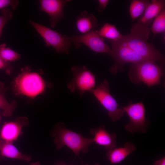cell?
Returning a JSON list of instances; mask_svg holds the SVG:
<instances>
[{
  "mask_svg": "<svg viewBox=\"0 0 165 165\" xmlns=\"http://www.w3.org/2000/svg\"><path fill=\"white\" fill-rule=\"evenodd\" d=\"M150 35L148 26L137 23L133 24L129 34L123 35L116 41L128 46L145 60L159 62L163 66L164 55L148 42Z\"/></svg>",
  "mask_w": 165,
  "mask_h": 165,
  "instance_id": "1",
  "label": "cell"
},
{
  "mask_svg": "<svg viewBox=\"0 0 165 165\" xmlns=\"http://www.w3.org/2000/svg\"><path fill=\"white\" fill-rule=\"evenodd\" d=\"M50 134L54 138L53 142L57 149H60L66 146L78 156H79L81 152L83 153L88 152L89 146L94 142L93 138L85 137L67 129L63 123H56Z\"/></svg>",
  "mask_w": 165,
  "mask_h": 165,
  "instance_id": "2",
  "label": "cell"
},
{
  "mask_svg": "<svg viewBox=\"0 0 165 165\" xmlns=\"http://www.w3.org/2000/svg\"><path fill=\"white\" fill-rule=\"evenodd\" d=\"M164 66L159 65L156 62L149 60L132 64L128 75L132 82L138 84L143 82L148 87L161 83L164 75Z\"/></svg>",
  "mask_w": 165,
  "mask_h": 165,
  "instance_id": "3",
  "label": "cell"
},
{
  "mask_svg": "<svg viewBox=\"0 0 165 165\" xmlns=\"http://www.w3.org/2000/svg\"><path fill=\"white\" fill-rule=\"evenodd\" d=\"M110 41L112 49L108 54L115 61L109 69L112 74L115 75L118 71L123 72L125 64H134L146 60L128 46L116 41Z\"/></svg>",
  "mask_w": 165,
  "mask_h": 165,
  "instance_id": "4",
  "label": "cell"
},
{
  "mask_svg": "<svg viewBox=\"0 0 165 165\" xmlns=\"http://www.w3.org/2000/svg\"><path fill=\"white\" fill-rule=\"evenodd\" d=\"M110 89L108 81L105 80L90 92L107 111L108 116L112 121L116 122L123 116L125 112L122 107L118 105L110 94Z\"/></svg>",
  "mask_w": 165,
  "mask_h": 165,
  "instance_id": "5",
  "label": "cell"
},
{
  "mask_svg": "<svg viewBox=\"0 0 165 165\" xmlns=\"http://www.w3.org/2000/svg\"><path fill=\"white\" fill-rule=\"evenodd\" d=\"M29 21L43 38L46 46H52L57 53L68 54L72 43L70 37L31 20Z\"/></svg>",
  "mask_w": 165,
  "mask_h": 165,
  "instance_id": "6",
  "label": "cell"
},
{
  "mask_svg": "<svg viewBox=\"0 0 165 165\" xmlns=\"http://www.w3.org/2000/svg\"><path fill=\"white\" fill-rule=\"evenodd\" d=\"M14 86L20 94L34 97L44 92L46 84L37 73L25 71L16 78Z\"/></svg>",
  "mask_w": 165,
  "mask_h": 165,
  "instance_id": "7",
  "label": "cell"
},
{
  "mask_svg": "<svg viewBox=\"0 0 165 165\" xmlns=\"http://www.w3.org/2000/svg\"><path fill=\"white\" fill-rule=\"evenodd\" d=\"M73 78L68 83L67 88L71 92L78 90L81 97L95 87V75L85 66L75 65L72 68Z\"/></svg>",
  "mask_w": 165,
  "mask_h": 165,
  "instance_id": "8",
  "label": "cell"
},
{
  "mask_svg": "<svg viewBox=\"0 0 165 165\" xmlns=\"http://www.w3.org/2000/svg\"><path fill=\"white\" fill-rule=\"evenodd\" d=\"M122 108L130 119L125 126V129L132 133H145L148 124L145 118V110L143 102L133 103L130 102L127 105Z\"/></svg>",
  "mask_w": 165,
  "mask_h": 165,
  "instance_id": "9",
  "label": "cell"
},
{
  "mask_svg": "<svg viewBox=\"0 0 165 165\" xmlns=\"http://www.w3.org/2000/svg\"><path fill=\"white\" fill-rule=\"evenodd\" d=\"M70 38L71 43H73L76 48L79 47L81 44H83L96 53L109 54L111 50L96 31L94 30L80 35H73Z\"/></svg>",
  "mask_w": 165,
  "mask_h": 165,
  "instance_id": "10",
  "label": "cell"
},
{
  "mask_svg": "<svg viewBox=\"0 0 165 165\" xmlns=\"http://www.w3.org/2000/svg\"><path fill=\"white\" fill-rule=\"evenodd\" d=\"M69 0H39L40 8L50 16L52 27H55L61 19L64 18V9Z\"/></svg>",
  "mask_w": 165,
  "mask_h": 165,
  "instance_id": "11",
  "label": "cell"
},
{
  "mask_svg": "<svg viewBox=\"0 0 165 165\" xmlns=\"http://www.w3.org/2000/svg\"><path fill=\"white\" fill-rule=\"evenodd\" d=\"M29 124L28 119L25 117H19L14 121L5 122L1 128L0 138L13 142L22 134V128L28 127Z\"/></svg>",
  "mask_w": 165,
  "mask_h": 165,
  "instance_id": "12",
  "label": "cell"
},
{
  "mask_svg": "<svg viewBox=\"0 0 165 165\" xmlns=\"http://www.w3.org/2000/svg\"><path fill=\"white\" fill-rule=\"evenodd\" d=\"M90 133L93 136L94 142L104 147L108 151L116 147V134L110 133L104 126L92 128L90 130Z\"/></svg>",
  "mask_w": 165,
  "mask_h": 165,
  "instance_id": "13",
  "label": "cell"
},
{
  "mask_svg": "<svg viewBox=\"0 0 165 165\" xmlns=\"http://www.w3.org/2000/svg\"><path fill=\"white\" fill-rule=\"evenodd\" d=\"M164 0H152L146 7L137 23L148 26L152 20L165 8Z\"/></svg>",
  "mask_w": 165,
  "mask_h": 165,
  "instance_id": "14",
  "label": "cell"
},
{
  "mask_svg": "<svg viewBox=\"0 0 165 165\" xmlns=\"http://www.w3.org/2000/svg\"><path fill=\"white\" fill-rule=\"evenodd\" d=\"M0 152L3 157L17 159L29 162L31 159L30 155L21 153L13 144V142L5 141L0 138Z\"/></svg>",
  "mask_w": 165,
  "mask_h": 165,
  "instance_id": "15",
  "label": "cell"
},
{
  "mask_svg": "<svg viewBox=\"0 0 165 165\" xmlns=\"http://www.w3.org/2000/svg\"><path fill=\"white\" fill-rule=\"evenodd\" d=\"M97 23V19L95 16L84 10L76 18V26L78 31L83 34L94 31Z\"/></svg>",
  "mask_w": 165,
  "mask_h": 165,
  "instance_id": "16",
  "label": "cell"
},
{
  "mask_svg": "<svg viewBox=\"0 0 165 165\" xmlns=\"http://www.w3.org/2000/svg\"><path fill=\"white\" fill-rule=\"evenodd\" d=\"M136 149V147L133 143L127 141L122 147H115L108 151L107 157L112 164L118 163L123 161Z\"/></svg>",
  "mask_w": 165,
  "mask_h": 165,
  "instance_id": "17",
  "label": "cell"
},
{
  "mask_svg": "<svg viewBox=\"0 0 165 165\" xmlns=\"http://www.w3.org/2000/svg\"><path fill=\"white\" fill-rule=\"evenodd\" d=\"M96 31L101 38H108L114 41L119 40L123 35L115 25L108 23L105 24L99 31Z\"/></svg>",
  "mask_w": 165,
  "mask_h": 165,
  "instance_id": "18",
  "label": "cell"
},
{
  "mask_svg": "<svg viewBox=\"0 0 165 165\" xmlns=\"http://www.w3.org/2000/svg\"><path fill=\"white\" fill-rule=\"evenodd\" d=\"M4 85L0 82V109L2 110V115L6 117L12 116L17 104L15 101L9 102L5 96Z\"/></svg>",
  "mask_w": 165,
  "mask_h": 165,
  "instance_id": "19",
  "label": "cell"
},
{
  "mask_svg": "<svg viewBox=\"0 0 165 165\" xmlns=\"http://www.w3.org/2000/svg\"><path fill=\"white\" fill-rule=\"evenodd\" d=\"M150 1L147 0H132L129 12L133 21L138 18L144 12Z\"/></svg>",
  "mask_w": 165,
  "mask_h": 165,
  "instance_id": "20",
  "label": "cell"
},
{
  "mask_svg": "<svg viewBox=\"0 0 165 165\" xmlns=\"http://www.w3.org/2000/svg\"><path fill=\"white\" fill-rule=\"evenodd\" d=\"M150 30L153 34V38L156 35L165 32V8H163L154 18Z\"/></svg>",
  "mask_w": 165,
  "mask_h": 165,
  "instance_id": "21",
  "label": "cell"
},
{
  "mask_svg": "<svg viewBox=\"0 0 165 165\" xmlns=\"http://www.w3.org/2000/svg\"><path fill=\"white\" fill-rule=\"evenodd\" d=\"M6 46L5 43L0 45V57L2 60L8 62L18 60L20 57V54Z\"/></svg>",
  "mask_w": 165,
  "mask_h": 165,
  "instance_id": "22",
  "label": "cell"
},
{
  "mask_svg": "<svg viewBox=\"0 0 165 165\" xmlns=\"http://www.w3.org/2000/svg\"><path fill=\"white\" fill-rule=\"evenodd\" d=\"M0 15V38L3 29L6 24L12 18L13 13L10 10L6 8L3 9Z\"/></svg>",
  "mask_w": 165,
  "mask_h": 165,
  "instance_id": "23",
  "label": "cell"
},
{
  "mask_svg": "<svg viewBox=\"0 0 165 165\" xmlns=\"http://www.w3.org/2000/svg\"><path fill=\"white\" fill-rule=\"evenodd\" d=\"M19 3V1L17 0H0V9L10 6L13 10H15Z\"/></svg>",
  "mask_w": 165,
  "mask_h": 165,
  "instance_id": "24",
  "label": "cell"
},
{
  "mask_svg": "<svg viewBox=\"0 0 165 165\" xmlns=\"http://www.w3.org/2000/svg\"><path fill=\"white\" fill-rule=\"evenodd\" d=\"M109 2L108 0H98V5L97 8V11L100 13L104 10L106 9Z\"/></svg>",
  "mask_w": 165,
  "mask_h": 165,
  "instance_id": "25",
  "label": "cell"
},
{
  "mask_svg": "<svg viewBox=\"0 0 165 165\" xmlns=\"http://www.w3.org/2000/svg\"><path fill=\"white\" fill-rule=\"evenodd\" d=\"M11 68L12 67L8 62L5 61L0 57V70L4 69L6 71H10Z\"/></svg>",
  "mask_w": 165,
  "mask_h": 165,
  "instance_id": "26",
  "label": "cell"
},
{
  "mask_svg": "<svg viewBox=\"0 0 165 165\" xmlns=\"http://www.w3.org/2000/svg\"><path fill=\"white\" fill-rule=\"evenodd\" d=\"M154 165H165V157L163 156L159 160L155 162Z\"/></svg>",
  "mask_w": 165,
  "mask_h": 165,
  "instance_id": "27",
  "label": "cell"
},
{
  "mask_svg": "<svg viewBox=\"0 0 165 165\" xmlns=\"http://www.w3.org/2000/svg\"><path fill=\"white\" fill-rule=\"evenodd\" d=\"M30 165H41L38 162H37L35 163H32Z\"/></svg>",
  "mask_w": 165,
  "mask_h": 165,
  "instance_id": "28",
  "label": "cell"
},
{
  "mask_svg": "<svg viewBox=\"0 0 165 165\" xmlns=\"http://www.w3.org/2000/svg\"><path fill=\"white\" fill-rule=\"evenodd\" d=\"M55 165H66L64 163L62 162H58L56 163Z\"/></svg>",
  "mask_w": 165,
  "mask_h": 165,
  "instance_id": "29",
  "label": "cell"
},
{
  "mask_svg": "<svg viewBox=\"0 0 165 165\" xmlns=\"http://www.w3.org/2000/svg\"><path fill=\"white\" fill-rule=\"evenodd\" d=\"M3 158V157L1 155L0 152V162L2 160Z\"/></svg>",
  "mask_w": 165,
  "mask_h": 165,
  "instance_id": "30",
  "label": "cell"
},
{
  "mask_svg": "<svg viewBox=\"0 0 165 165\" xmlns=\"http://www.w3.org/2000/svg\"><path fill=\"white\" fill-rule=\"evenodd\" d=\"M1 116L0 113V123L1 121Z\"/></svg>",
  "mask_w": 165,
  "mask_h": 165,
  "instance_id": "31",
  "label": "cell"
},
{
  "mask_svg": "<svg viewBox=\"0 0 165 165\" xmlns=\"http://www.w3.org/2000/svg\"><path fill=\"white\" fill-rule=\"evenodd\" d=\"M95 165H99L98 164V163H97L96 164H95Z\"/></svg>",
  "mask_w": 165,
  "mask_h": 165,
  "instance_id": "32",
  "label": "cell"
}]
</instances>
